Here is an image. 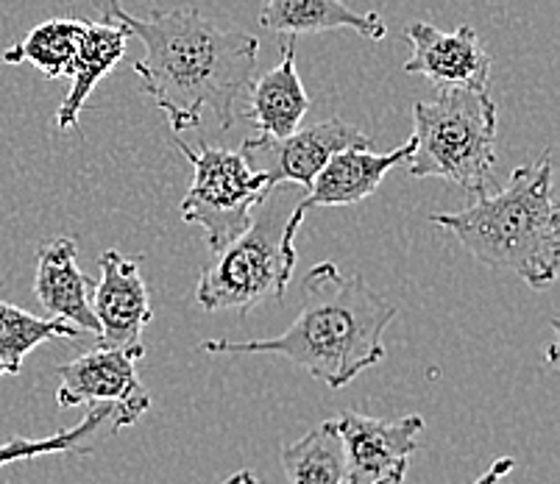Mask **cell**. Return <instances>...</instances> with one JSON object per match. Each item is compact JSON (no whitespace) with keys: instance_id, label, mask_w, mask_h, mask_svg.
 Returning <instances> with one entry per match:
<instances>
[{"instance_id":"1","label":"cell","mask_w":560,"mask_h":484,"mask_svg":"<svg viewBox=\"0 0 560 484\" xmlns=\"http://www.w3.org/2000/svg\"><path fill=\"white\" fill-rule=\"evenodd\" d=\"M93 7L101 20H115L145 45L135 75L176 134L198 129L203 111H212L223 131L232 129L234 104L257 70L259 39L254 34L221 28L190 7L149 17L129 14L120 0H93Z\"/></svg>"},{"instance_id":"2","label":"cell","mask_w":560,"mask_h":484,"mask_svg":"<svg viewBox=\"0 0 560 484\" xmlns=\"http://www.w3.org/2000/svg\"><path fill=\"white\" fill-rule=\"evenodd\" d=\"M302 293V312L279 338L248 343L203 340L198 351L221 356H284L332 390L351 385L385 359L382 340L399 307L371 290L360 273L346 276L335 262H320L307 273Z\"/></svg>"},{"instance_id":"3","label":"cell","mask_w":560,"mask_h":484,"mask_svg":"<svg viewBox=\"0 0 560 484\" xmlns=\"http://www.w3.org/2000/svg\"><path fill=\"white\" fill-rule=\"evenodd\" d=\"M552 156L516 167L505 187L477 196L460 212H441L430 223L446 228L475 259L511 270L529 287L558 279L560 217L555 206Z\"/></svg>"},{"instance_id":"4","label":"cell","mask_w":560,"mask_h":484,"mask_svg":"<svg viewBox=\"0 0 560 484\" xmlns=\"http://www.w3.org/2000/svg\"><path fill=\"white\" fill-rule=\"evenodd\" d=\"M299 201L273 190L254 212V221L241 237L215 253L212 264L201 273L196 298L207 312L246 315L268 298H284L296 268V237L304 223Z\"/></svg>"},{"instance_id":"5","label":"cell","mask_w":560,"mask_h":484,"mask_svg":"<svg viewBox=\"0 0 560 484\" xmlns=\"http://www.w3.org/2000/svg\"><path fill=\"white\" fill-rule=\"evenodd\" d=\"M410 176L446 178L468 196L497 187V104L488 90L446 86L412 106Z\"/></svg>"},{"instance_id":"6","label":"cell","mask_w":560,"mask_h":484,"mask_svg":"<svg viewBox=\"0 0 560 484\" xmlns=\"http://www.w3.org/2000/svg\"><path fill=\"white\" fill-rule=\"evenodd\" d=\"M192 165V185L182 201V221L203 228L212 253L241 237L254 221L259 203L271 187L262 173L252 170L241 151L203 145L192 151L187 142H176Z\"/></svg>"},{"instance_id":"7","label":"cell","mask_w":560,"mask_h":484,"mask_svg":"<svg viewBox=\"0 0 560 484\" xmlns=\"http://www.w3.org/2000/svg\"><path fill=\"white\" fill-rule=\"evenodd\" d=\"M145 356V345H124V349H98L86 351L79 359L59 365V390L56 404L62 410L75 406L109 404L115 406L112 417V435L129 429L140 421L151 406V396L137 374V362Z\"/></svg>"},{"instance_id":"8","label":"cell","mask_w":560,"mask_h":484,"mask_svg":"<svg viewBox=\"0 0 560 484\" xmlns=\"http://www.w3.org/2000/svg\"><path fill=\"white\" fill-rule=\"evenodd\" d=\"M371 140L340 117L315 123L310 129H296L288 137H254L241 147L243 160L252 170L268 178V187L277 190L279 185H299L310 190L320 167L327 165L329 156L343 147H369Z\"/></svg>"},{"instance_id":"9","label":"cell","mask_w":560,"mask_h":484,"mask_svg":"<svg viewBox=\"0 0 560 484\" xmlns=\"http://www.w3.org/2000/svg\"><path fill=\"white\" fill-rule=\"evenodd\" d=\"M338 429L346 448L343 484H401L410 471V457L419 451L424 417L405 415L399 421L340 412Z\"/></svg>"},{"instance_id":"10","label":"cell","mask_w":560,"mask_h":484,"mask_svg":"<svg viewBox=\"0 0 560 484\" xmlns=\"http://www.w3.org/2000/svg\"><path fill=\"white\" fill-rule=\"evenodd\" d=\"M98 268L101 279L90 293V307L101 326L98 345L109 349L137 345L142 331L154 320L151 293L140 273V259H126L120 251H104Z\"/></svg>"},{"instance_id":"11","label":"cell","mask_w":560,"mask_h":484,"mask_svg":"<svg viewBox=\"0 0 560 484\" xmlns=\"http://www.w3.org/2000/svg\"><path fill=\"white\" fill-rule=\"evenodd\" d=\"M405 34L412 45V56L405 62L407 75H424L441 90L446 86L488 90L493 59L482 48L471 25L441 32L432 23H412L407 25Z\"/></svg>"},{"instance_id":"12","label":"cell","mask_w":560,"mask_h":484,"mask_svg":"<svg viewBox=\"0 0 560 484\" xmlns=\"http://www.w3.org/2000/svg\"><path fill=\"white\" fill-rule=\"evenodd\" d=\"M75 257H79V246L73 237H56L39 246L34 295H37L45 318L65 320L98 340L101 326L90 307L93 279L79 268Z\"/></svg>"},{"instance_id":"13","label":"cell","mask_w":560,"mask_h":484,"mask_svg":"<svg viewBox=\"0 0 560 484\" xmlns=\"http://www.w3.org/2000/svg\"><path fill=\"white\" fill-rule=\"evenodd\" d=\"M412 156V140L390 151V154H371L369 147H343L329 156V162L320 167L307 196L299 201L304 212L315 206H354L365 198L374 196L382 187L385 176L394 167L407 165Z\"/></svg>"},{"instance_id":"14","label":"cell","mask_w":560,"mask_h":484,"mask_svg":"<svg viewBox=\"0 0 560 484\" xmlns=\"http://www.w3.org/2000/svg\"><path fill=\"white\" fill-rule=\"evenodd\" d=\"M126 39H129V32L115 20L84 23L73 64L68 70L70 90L59 111H56V129L70 131L79 126V115L84 109L86 98L93 95L101 79H106L109 70H115V64L126 56Z\"/></svg>"},{"instance_id":"15","label":"cell","mask_w":560,"mask_h":484,"mask_svg":"<svg viewBox=\"0 0 560 484\" xmlns=\"http://www.w3.org/2000/svg\"><path fill=\"white\" fill-rule=\"evenodd\" d=\"M259 25L271 34H320V32H349L365 39H385L388 25L382 23L380 14L358 12L343 0H259Z\"/></svg>"},{"instance_id":"16","label":"cell","mask_w":560,"mask_h":484,"mask_svg":"<svg viewBox=\"0 0 560 484\" xmlns=\"http://www.w3.org/2000/svg\"><path fill=\"white\" fill-rule=\"evenodd\" d=\"M246 120L265 137H288L302 126L310 111V95L296 70V45H282V62L252 81Z\"/></svg>"},{"instance_id":"17","label":"cell","mask_w":560,"mask_h":484,"mask_svg":"<svg viewBox=\"0 0 560 484\" xmlns=\"http://www.w3.org/2000/svg\"><path fill=\"white\" fill-rule=\"evenodd\" d=\"M288 484H343L346 448L338 421L318 423L302 440L282 446Z\"/></svg>"},{"instance_id":"18","label":"cell","mask_w":560,"mask_h":484,"mask_svg":"<svg viewBox=\"0 0 560 484\" xmlns=\"http://www.w3.org/2000/svg\"><path fill=\"white\" fill-rule=\"evenodd\" d=\"M81 32H84L81 20H45L25 34L18 45L3 50L0 62L32 64L45 79H68Z\"/></svg>"},{"instance_id":"19","label":"cell","mask_w":560,"mask_h":484,"mask_svg":"<svg viewBox=\"0 0 560 484\" xmlns=\"http://www.w3.org/2000/svg\"><path fill=\"white\" fill-rule=\"evenodd\" d=\"M84 331L65 320L39 318L0 300V379L18 376L25 356L48 340H81Z\"/></svg>"},{"instance_id":"20","label":"cell","mask_w":560,"mask_h":484,"mask_svg":"<svg viewBox=\"0 0 560 484\" xmlns=\"http://www.w3.org/2000/svg\"><path fill=\"white\" fill-rule=\"evenodd\" d=\"M112 417H115V406L109 404H95L84 415V421L73 429H59L43 440H25V437H14L9 442H0V468L12 465V462L25 460H39L48 453H75V457H86L93 453V437L109 426L112 432Z\"/></svg>"},{"instance_id":"21","label":"cell","mask_w":560,"mask_h":484,"mask_svg":"<svg viewBox=\"0 0 560 484\" xmlns=\"http://www.w3.org/2000/svg\"><path fill=\"white\" fill-rule=\"evenodd\" d=\"M513 468H516V460H513V457H502V460L493 462V465L488 468V471L482 473V476L477 479V482H471V484H499V482H502V479L508 476V473L513 471Z\"/></svg>"},{"instance_id":"22","label":"cell","mask_w":560,"mask_h":484,"mask_svg":"<svg viewBox=\"0 0 560 484\" xmlns=\"http://www.w3.org/2000/svg\"><path fill=\"white\" fill-rule=\"evenodd\" d=\"M221 484H259V479H257V473H252V471H237Z\"/></svg>"}]
</instances>
